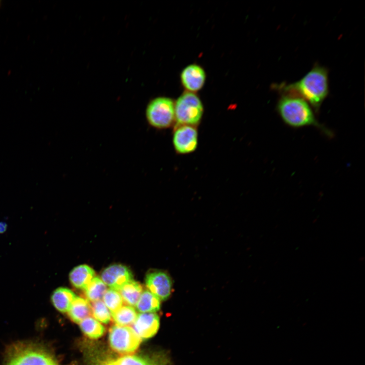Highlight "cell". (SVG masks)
Wrapping results in <instances>:
<instances>
[{
  "label": "cell",
  "mask_w": 365,
  "mask_h": 365,
  "mask_svg": "<svg viewBox=\"0 0 365 365\" xmlns=\"http://www.w3.org/2000/svg\"><path fill=\"white\" fill-rule=\"evenodd\" d=\"M272 88L280 94L293 95L303 98L316 113L329 94L328 70L316 63L300 80L290 84H275Z\"/></svg>",
  "instance_id": "6da1fadb"
},
{
  "label": "cell",
  "mask_w": 365,
  "mask_h": 365,
  "mask_svg": "<svg viewBox=\"0 0 365 365\" xmlns=\"http://www.w3.org/2000/svg\"><path fill=\"white\" fill-rule=\"evenodd\" d=\"M282 121L294 128L314 127L325 135L332 137L333 133L317 120L314 111L303 98L290 94H280L276 106Z\"/></svg>",
  "instance_id": "7a4b0ae2"
},
{
  "label": "cell",
  "mask_w": 365,
  "mask_h": 365,
  "mask_svg": "<svg viewBox=\"0 0 365 365\" xmlns=\"http://www.w3.org/2000/svg\"><path fill=\"white\" fill-rule=\"evenodd\" d=\"M5 365H58L44 348L30 343L13 346L8 352Z\"/></svg>",
  "instance_id": "3957f363"
},
{
  "label": "cell",
  "mask_w": 365,
  "mask_h": 365,
  "mask_svg": "<svg viewBox=\"0 0 365 365\" xmlns=\"http://www.w3.org/2000/svg\"><path fill=\"white\" fill-rule=\"evenodd\" d=\"M174 126L186 125L197 127L203 117L204 107L197 94L186 91L174 102Z\"/></svg>",
  "instance_id": "277c9868"
},
{
  "label": "cell",
  "mask_w": 365,
  "mask_h": 365,
  "mask_svg": "<svg viewBox=\"0 0 365 365\" xmlns=\"http://www.w3.org/2000/svg\"><path fill=\"white\" fill-rule=\"evenodd\" d=\"M148 124L157 129H165L175 124L174 102L169 97L160 96L151 100L145 110Z\"/></svg>",
  "instance_id": "5b68a950"
},
{
  "label": "cell",
  "mask_w": 365,
  "mask_h": 365,
  "mask_svg": "<svg viewBox=\"0 0 365 365\" xmlns=\"http://www.w3.org/2000/svg\"><path fill=\"white\" fill-rule=\"evenodd\" d=\"M109 342L112 348L121 353H129L138 347L141 339L128 326L115 325L109 332Z\"/></svg>",
  "instance_id": "8992f818"
},
{
  "label": "cell",
  "mask_w": 365,
  "mask_h": 365,
  "mask_svg": "<svg viewBox=\"0 0 365 365\" xmlns=\"http://www.w3.org/2000/svg\"><path fill=\"white\" fill-rule=\"evenodd\" d=\"M172 143L178 154L186 155L194 152L198 143L197 127L186 125L174 126Z\"/></svg>",
  "instance_id": "52a82bcc"
},
{
  "label": "cell",
  "mask_w": 365,
  "mask_h": 365,
  "mask_svg": "<svg viewBox=\"0 0 365 365\" xmlns=\"http://www.w3.org/2000/svg\"><path fill=\"white\" fill-rule=\"evenodd\" d=\"M100 278L110 288L119 290L125 284L133 279V274L127 266L115 264L103 270Z\"/></svg>",
  "instance_id": "ba28073f"
},
{
  "label": "cell",
  "mask_w": 365,
  "mask_h": 365,
  "mask_svg": "<svg viewBox=\"0 0 365 365\" xmlns=\"http://www.w3.org/2000/svg\"><path fill=\"white\" fill-rule=\"evenodd\" d=\"M145 283L148 290L160 300L167 299L171 294L172 281L166 272L155 271L148 273Z\"/></svg>",
  "instance_id": "9c48e42d"
},
{
  "label": "cell",
  "mask_w": 365,
  "mask_h": 365,
  "mask_svg": "<svg viewBox=\"0 0 365 365\" xmlns=\"http://www.w3.org/2000/svg\"><path fill=\"white\" fill-rule=\"evenodd\" d=\"M206 74L200 65L192 64L187 66L180 74V80L187 91L195 93L203 87Z\"/></svg>",
  "instance_id": "30bf717a"
},
{
  "label": "cell",
  "mask_w": 365,
  "mask_h": 365,
  "mask_svg": "<svg viewBox=\"0 0 365 365\" xmlns=\"http://www.w3.org/2000/svg\"><path fill=\"white\" fill-rule=\"evenodd\" d=\"M133 330L142 339L154 336L159 327V318L155 313H141L133 323Z\"/></svg>",
  "instance_id": "8fae6325"
},
{
  "label": "cell",
  "mask_w": 365,
  "mask_h": 365,
  "mask_svg": "<svg viewBox=\"0 0 365 365\" xmlns=\"http://www.w3.org/2000/svg\"><path fill=\"white\" fill-rule=\"evenodd\" d=\"M95 276L94 270L88 265L83 264L72 269L69 279L74 287L84 290Z\"/></svg>",
  "instance_id": "7c38bea8"
},
{
  "label": "cell",
  "mask_w": 365,
  "mask_h": 365,
  "mask_svg": "<svg viewBox=\"0 0 365 365\" xmlns=\"http://www.w3.org/2000/svg\"><path fill=\"white\" fill-rule=\"evenodd\" d=\"M101 365H165L158 357L137 355H125L110 359Z\"/></svg>",
  "instance_id": "4fadbf2b"
},
{
  "label": "cell",
  "mask_w": 365,
  "mask_h": 365,
  "mask_svg": "<svg viewBox=\"0 0 365 365\" xmlns=\"http://www.w3.org/2000/svg\"><path fill=\"white\" fill-rule=\"evenodd\" d=\"M76 297L75 294L66 287H58L54 290L51 296L54 307L59 312H67Z\"/></svg>",
  "instance_id": "5bb4252c"
},
{
  "label": "cell",
  "mask_w": 365,
  "mask_h": 365,
  "mask_svg": "<svg viewBox=\"0 0 365 365\" xmlns=\"http://www.w3.org/2000/svg\"><path fill=\"white\" fill-rule=\"evenodd\" d=\"M91 313V306L89 301L78 296H76L67 311L70 319L77 323H80L89 317Z\"/></svg>",
  "instance_id": "9a60e30c"
},
{
  "label": "cell",
  "mask_w": 365,
  "mask_h": 365,
  "mask_svg": "<svg viewBox=\"0 0 365 365\" xmlns=\"http://www.w3.org/2000/svg\"><path fill=\"white\" fill-rule=\"evenodd\" d=\"M119 293L124 301L128 306H136L142 292V287L137 281L133 279L125 284Z\"/></svg>",
  "instance_id": "2e32d148"
},
{
  "label": "cell",
  "mask_w": 365,
  "mask_h": 365,
  "mask_svg": "<svg viewBox=\"0 0 365 365\" xmlns=\"http://www.w3.org/2000/svg\"><path fill=\"white\" fill-rule=\"evenodd\" d=\"M160 300L149 290L142 291L136 305L141 313H155L160 308Z\"/></svg>",
  "instance_id": "e0dca14e"
},
{
  "label": "cell",
  "mask_w": 365,
  "mask_h": 365,
  "mask_svg": "<svg viewBox=\"0 0 365 365\" xmlns=\"http://www.w3.org/2000/svg\"><path fill=\"white\" fill-rule=\"evenodd\" d=\"M106 289V285L101 278L95 276L84 290L88 301L94 302L101 300Z\"/></svg>",
  "instance_id": "ac0fdd59"
},
{
  "label": "cell",
  "mask_w": 365,
  "mask_h": 365,
  "mask_svg": "<svg viewBox=\"0 0 365 365\" xmlns=\"http://www.w3.org/2000/svg\"><path fill=\"white\" fill-rule=\"evenodd\" d=\"M80 328L84 334L91 339H97L104 334V326L96 319L88 317L80 323Z\"/></svg>",
  "instance_id": "d6986e66"
},
{
  "label": "cell",
  "mask_w": 365,
  "mask_h": 365,
  "mask_svg": "<svg viewBox=\"0 0 365 365\" xmlns=\"http://www.w3.org/2000/svg\"><path fill=\"white\" fill-rule=\"evenodd\" d=\"M117 325L126 326L134 323L137 317L135 309L130 306H124L112 314Z\"/></svg>",
  "instance_id": "ffe728a7"
},
{
  "label": "cell",
  "mask_w": 365,
  "mask_h": 365,
  "mask_svg": "<svg viewBox=\"0 0 365 365\" xmlns=\"http://www.w3.org/2000/svg\"><path fill=\"white\" fill-rule=\"evenodd\" d=\"M103 302L112 314L122 306L123 299L118 290L107 289L102 297Z\"/></svg>",
  "instance_id": "44dd1931"
},
{
  "label": "cell",
  "mask_w": 365,
  "mask_h": 365,
  "mask_svg": "<svg viewBox=\"0 0 365 365\" xmlns=\"http://www.w3.org/2000/svg\"><path fill=\"white\" fill-rule=\"evenodd\" d=\"M91 310L94 317L98 321L107 323L111 319V313L103 302L98 300L92 302Z\"/></svg>",
  "instance_id": "7402d4cb"
},
{
  "label": "cell",
  "mask_w": 365,
  "mask_h": 365,
  "mask_svg": "<svg viewBox=\"0 0 365 365\" xmlns=\"http://www.w3.org/2000/svg\"><path fill=\"white\" fill-rule=\"evenodd\" d=\"M5 226L4 224H0V232L5 230Z\"/></svg>",
  "instance_id": "603a6c76"
},
{
  "label": "cell",
  "mask_w": 365,
  "mask_h": 365,
  "mask_svg": "<svg viewBox=\"0 0 365 365\" xmlns=\"http://www.w3.org/2000/svg\"><path fill=\"white\" fill-rule=\"evenodd\" d=\"M1 3H2V2L0 1V6H1V4H2Z\"/></svg>",
  "instance_id": "cb8c5ba5"
}]
</instances>
